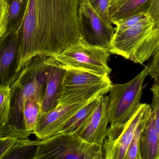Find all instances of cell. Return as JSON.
I'll use <instances>...</instances> for the list:
<instances>
[{
    "label": "cell",
    "instance_id": "1",
    "mask_svg": "<svg viewBox=\"0 0 159 159\" xmlns=\"http://www.w3.org/2000/svg\"><path fill=\"white\" fill-rule=\"evenodd\" d=\"M81 0H29L21 27L18 72L38 55L54 56L80 40Z\"/></svg>",
    "mask_w": 159,
    "mask_h": 159
},
{
    "label": "cell",
    "instance_id": "2",
    "mask_svg": "<svg viewBox=\"0 0 159 159\" xmlns=\"http://www.w3.org/2000/svg\"><path fill=\"white\" fill-rule=\"evenodd\" d=\"M52 56L38 55L32 58L10 86L11 102L8 120L0 126V137L29 139L32 133L25 129L23 111L26 100L31 97L43 100L45 88L55 63Z\"/></svg>",
    "mask_w": 159,
    "mask_h": 159
},
{
    "label": "cell",
    "instance_id": "3",
    "mask_svg": "<svg viewBox=\"0 0 159 159\" xmlns=\"http://www.w3.org/2000/svg\"><path fill=\"white\" fill-rule=\"evenodd\" d=\"M159 44V28L148 15L126 30L115 32L109 50L111 54L142 64L153 56Z\"/></svg>",
    "mask_w": 159,
    "mask_h": 159
},
{
    "label": "cell",
    "instance_id": "4",
    "mask_svg": "<svg viewBox=\"0 0 159 159\" xmlns=\"http://www.w3.org/2000/svg\"><path fill=\"white\" fill-rule=\"evenodd\" d=\"M102 159V147L89 143L76 133H58L38 140L33 159Z\"/></svg>",
    "mask_w": 159,
    "mask_h": 159
},
{
    "label": "cell",
    "instance_id": "5",
    "mask_svg": "<svg viewBox=\"0 0 159 159\" xmlns=\"http://www.w3.org/2000/svg\"><path fill=\"white\" fill-rule=\"evenodd\" d=\"M147 76L146 66L129 82L113 84L107 96V117L110 126H124L138 110L142 104L143 84Z\"/></svg>",
    "mask_w": 159,
    "mask_h": 159
},
{
    "label": "cell",
    "instance_id": "6",
    "mask_svg": "<svg viewBox=\"0 0 159 159\" xmlns=\"http://www.w3.org/2000/svg\"><path fill=\"white\" fill-rule=\"evenodd\" d=\"M66 69L62 93L58 105L90 101L109 92L113 84L108 76L84 70Z\"/></svg>",
    "mask_w": 159,
    "mask_h": 159
},
{
    "label": "cell",
    "instance_id": "7",
    "mask_svg": "<svg viewBox=\"0 0 159 159\" xmlns=\"http://www.w3.org/2000/svg\"><path fill=\"white\" fill-rule=\"evenodd\" d=\"M110 54L108 49L85 44L79 40L53 57L65 68L84 70L108 76L112 72L107 64Z\"/></svg>",
    "mask_w": 159,
    "mask_h": 159
},
{
    "label": "cell",
    "instance_id": "8",
    "mask_svg": "<svg viewBox=\"0 0 159 159\" xmlns=\"http://www.w3.org/2000/svg\"><path fill=\"white\" fill-rule=\"evenodd\" d=\"M151 111L150 105L141 104L135 114L124 126L108 127L102 147L104 159H125L138 124L149 115Z\"/></svg>",
    "mask_w": 159,
    "mask_h": 159
},
{
    "label": "cell",
    "instance_id": "9",
    "mask_svg": "<svg viewBox=\"0 0 159 159\" xmlns=\"http://www.w3.org/2000/svg\"><path fill=\"white\" fill-rule=\"evenodd\" d=\"M78 29L80 41L108 49L116 32L113 24L104 21L87 0H81L80 4Z\"/></svg>",
    "mask_w": 159,
    "mask_h": 159
},
{
    "label": "cell",
    "instance_id": "10",
    "mask_svg": "<svg viewBox=\"0 0 159 159\" xmlns=\"http://www.w3.org/2000/svg\"><path fill=\"white\" fill-rule=\"evenodd\" d=\"M20 37L17 31H7L0 38V86L10 87L17 78Z\"/></svg>",
    "mask_w": 159,
    "mask_h": 159
},
{
    "label": "cell",
    "instance_id": "11",
    "mask_svg": "<svg viewBox=\"0 0 159 159\" xmlns=\"http://www.w3.org/2000/svg\"><path fill=\"white\" fill-rule=\"evenodd\" d=\"M90 101L68 105H57L51 111L41 115L33 134L38 140H42L59 133L65 123Z\"/></svg>",
    "mask_w": 159,
    "mask_h": 159
},
{
    "label": "cell",
    "instance_id": "12",
    "mask_svg": "<svg viewBox=\"0 0 159 159\" xmlns=\"http://www.w3.org/2000/svg\"><path fill=\"white\" fill-rule=\"evenodd\" d=\"M107 96H101L95 109L90 116L78 135L89 143L97 145L102 147L107 137Z\"/></svg>",
    "mask_w": 159,
    "mask_h": 159
},
{
    "label": "cell",
    "instance_id": "13",
    "mask_svg": "<svg viewBox=\"0 0 159 159\" xmlns=\"http://www.w3.org/2000/svg\"><path fill=\"white\" fill-rule=\"evenodd\" d=\"M66 69L56 60L45 88L40 115L56 108L61 97Z\"/></svg>",
    "mask_w": 159,
    "mask_h": 159
},
{
    "label": "cell",
    "instance_id": "14",
    "mask_svg": "<svg viewBox=\"0 0 159 159\" xmlns=\"http://www.w3.org/2000/svg\"><path fill=\"white\" fill-rule=\"evenodd\" d=\"M139 148L141 159H159V136L152 111L141 133Z\"/></svg>",
    "mask_w": 159,
    "mask_h": 159
},
{
    "label": "cell",
    "instance_id": "15",
    "mask_svg": "<svg viewBox=\"0 0 159 159\" xmlns=\"http://www.w3.org/2000/svg\"><path fill=\"white\" fill-rule=\"evenodd\" d=\"M152 0H112L109 15L112 23L140 12H147Z\"/></svg>",
    "mask_w": 159,
    "mask_h": 159
},
{
    "label": "cell",
    "instance_id": "16",
    "mask_svg": "<svg viewBox=\"0 0 159 159\" xmlns=\"http://www.w3.org/2000/svg\"><path fill=\"white\" fill-rule=\"evenodd\" d=\"M101 97L92 99L80 108L65 123L60 133L77 134L95 109Z\"/></svg>",
    "mask_w": 159,
    "mask_h": 159
},
{
    "label": "cell",
    "instance_id": "17",
    "mask_svg": "<svg viewBox=\"0 0 159 159\" xmlns=\"http://www.w3.org/2000/svg\"><path fill=\"white\" fill-rule=\"evenodd\" d=\"M38 141L17 139L3 159H33Z\"/></svg>",
    "mask_w": 159,
    "mask_h": 159
},
{
    "label": "cell",
    "instance_id": "18",
    "mask_svg": "<svg viewBox=\"0 0 159 159\" xmlns=\"http://www.w3.org/2000/svg\"><path fill=\"white\" fill-rule=\"evenodd\" d=\"M28 1L7 0L8 5L7 31H17L21 27L25 16Z\"/></svg>",
    "mask_w": 159,
    "mask_h": 159
},
{
    "label": "cell",
    "instance_id": "19",
    "mask_svg": "<svg viewBox=\"0 0 159 159\" xmlns=\"http://www.w3.org/2000/svg\"><path fill=\"white\" fill-rule=\"evenodd\" d=\"M42 101L35 97L26 100L23 107V117L25 129L32 133L35 129L41 112Z\"/></svg>",
    "mask_w": 159,
    "mask_h": 159
},
{
    "label": "cell",
    "instance_id": "20",
    "mask_svg": "<svg viewBox=\"0 0 159 159\" xmlns=\"http://www.w3.org/2000/svg\"><path fill=\"white\" fill-rule=\"evenodd\" d=\"M11 89L8 86H0V126L5 125L9 118Z\"/></svg>",
    "mask_w": 159,
    "mask_h": 159
},
{
    "label": "cell",
    "instance_id": "21",
    "mask_svg": "<svg viewBox=\"0 0 159 159\" xmlns=\"http://www.w3.org/2000/svg\"><path fill=\"white\" fill-rule=\"evenodd\" d=\"M149 115H150L145 117L138 124L128 148L125 159H141L139 148L140 136Z\"/></svg>",
    "mask_w": 159,
    "mask_h": 159
},
{
    "label": "cell",
    "instance_id": "22",
    "mask_svg": "<svg viewBox=\"0 0 159 159\" xmlns=\"http://www.w3.org/2000/svg\"><path fill=\"white\" fill-rule=\"evenodd\" d=\"M95 12L103 20L113 24L109 15V7L112 0H87Z\"/></svg>",
    "mask_w": 159,
    "mask_h": 159
},
{
    "label": "cell",
    "instance_id": "23",
    "mask_svg": "<svg viewBox=\"0 0 159 159\" xmlns=\"http://www.w3.org/2000/svg\"><path fill=\"white\" fill-rule=\"evenodd\" d=\"M148 16L147 12H140L128 17L124 19L115 21L113 24L116 25L115 32H121L134 26L144 19Z\"/></svg>",
    "mask_w": 159,
    "mask_h": 159
},
{
    "label": "cell",
    "instance_id": "24",
    "mask_svg": "<svg viewBox=\"0 0 159 159\" xmlns=\"http://www.w3.org/2000/svg\"><path fill=\"white\" fill-rule=\"evenodd\" d=\"M148 74L159 84V44L153 55V58L148 66Z\"/></svg>",
    "mask_w": 159,
    "mask_h": 159
},
{
    "label": "cell",
    "instance_id": "25",
    "mask_svg": "<svg viewBox=\"0 0 159 159\" xmlns=\"http://www.w3.org/2000/svg\"><path fill=\"white\" fill-rule=\"evenodd\" d=\"M8 5L7 0H0V38L7 31Z\"/></svg>",
    "mask_w": 159,
    "mask_h": 159
},
{
    "label": "cell",
    "instance_id": "26",
    "mask_svg": "<svg viewBox=\"0 0 159 159\" xmlns=\"http://www.w3.org/2000/svg\"><path fill=\"white\" fill-rule=\"evenodd\" d=\"M147 12L153 20L155 27L159 28V0H152Z\"/></svg>",
    "mask_w": 159,
    "mask_h": 159
},
{
    "label": "cell",
    "instance_id": "27",
    "mask_svg": "<svg viewBox=\"0 0 159 159\" xmlns=\"http://www.w3.org/2000/svg\"><path fill=\"white\" fill-rule=\"evenodd\" d=\"M16 139L14 137H0V159H3Z\"/></svg>",
    "mask_w": 159,
    "mask_h": 159
},
{
    "label": "cell",
    "instance_id": "28",
    "mask_svg": "<svg viewBox=\"0 0 159 159\" xmlns=\"http://www.w3.org/2000/svg\"><path fill=\"white\" fill-rule=\"evenodd\" d=\"M152 93L153 96L151 108L155 115L156 127L159 136V96L157 93L154 92Z\"/></svg>",
    "mask_w": 159,
    "mask_h": 159
},
{
    "label": "cell",
    "instance_id": "29",
    "mask_svg": "<svg viewBox=\"0 0 159 159\" xmlns=\"http://www.w3.org/2000/svg\"><path fill=\"white\" fill-rule=\"evenodd\" d=\"M152 92L157 93L159 96V84L155 83L152 86L151 88Z\"/></svg>",
    "mask_w": 159,
    "mask_h": 159
}]
</instances>
